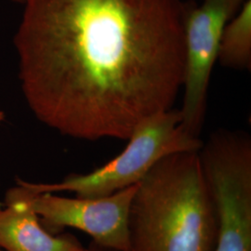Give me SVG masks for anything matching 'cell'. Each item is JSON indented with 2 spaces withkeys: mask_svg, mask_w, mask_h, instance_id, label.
<instances>
[{
  "mask_svg": "<svg viewBox=\"0 0 251 251\" xmlns=\"http://www.w3.org/2000/svg\"><path fill=\"white\" fill-rule=\"evenodd\" d=\"M14 36L33 115L83 141H127L172 109L184 73L179 0H24Z\"/></svg>",
  "mask_w": 251,
  "mask_h": 251,
  "instance_id": "1",
  "label": "cell"
},
{
  "mask_svg": "<svg viewBox=\"0 0 251 251\" xmlns=\"http://www.w3.org/2000/svg\"><path fill=\"white\" fill-rule=\"evenodd\" d=\"M198 152L165 156L138 183L128 215L129 251H214L215 207Z\"/></svg>",
  "mask_w": 251,
  "mask_h": 251,
  "instance_id": "2",
  "label": "cell"
},
{
  "mask_svg": "<svg viewBox=\"0 0 251 251\" xmlns=\"http://www.w3.org/2000/svg\"><path fill=\"white\" fill-rule=\"evenodd\" d=\"M179 110H168L138 126L125 149L102 167L87 174H73L60 182L17 184L32 194L71 192L79 198H100L139 183L152 167L171 153L199 151L203 142L180 126Z\"/></svg>",
  "mask_w": 251,
  "mask_h": 251,
  "instance_id": "3",
  "label": "cell"
},
{
  "mask_svg": "<svg viewBox=\"0 0 251 251\" xmlns=\"http://www.w3.org/2000/svg\"><path fill=\"white\" fill-rule=\"evenodd\" d=\"M198 154L215 207L214 251H251V137L218 130Z\"/></svg>",
  "mask_w": 251,
  "mask_h": 251,
  "instance_id": "4",
  "label": "cell"
},
{
  "mask_svg": "<svg viewBox=\"0 0 251 251\" xmlns=\"http://www.w3.org/2000/svg\"><path fill=\"white\" fill-rule=\"evenodd\" d=\"M138 183L100 198H65L56 194H32L17 184L6 199H23L35 211L50 233L65 228L87 233L100 246L129 251L128 215Z\"/></svg>",
  "mask_w": 251,
  "mask_h": 251,
  "instance_id": "5",
  "label": "cell"
},
{
  "mask_svg": "<svg viewBox=\"0 0 251 251\" xmlns=\"http://www.w3.org/2000/svg\"><path fill=\"white\" fill-rule=\"evenodd\" d=\"M243 0H204L183 13V103L179 110L184 131L198 137L204 124L207 89L218 60L223 32Z\"/></svg>",
  "mask_w": 251,
  "mask_h": 251,
  "instance_id": "6",
  "label": "cell"
},
{
  "mask_svg": "<svg viewBox=\"0 0 251 251\" xmlns=\"http://www.w3.org/2000/svg\"><path fill=\"white\" fill-rule=\"evenodd\" d=\"M0 248L5 251H83L71 233H50L23 199H6L0 207Z\"/></svg>",
  "mask_w": 251,
  "mask_h": 251,
  "instance_id": "7",
  "label": "cell"
},
{
  "mask_svg": "<svg viewBox=\"0 0 251 251\" xmlns=\"http://www.w3.org/2000/svg\"><path fill=\"white\" fill-rule=\"evenodd\" d=\"M218 59L226 67L248 69L251 63V0L228 23L221 38Z\"/></svg>",
  "mask_w": 251,
  "mask_h": 251,
  "instance_id": "8",
  "label": "cell"
},
{
  "mask_svg": "<svg viewBox=\"0 0 251 251\" xmlns=\"http://www.w3.org/2000/svg\"><path fill=\"white\" fill-rule=\"evenodd\" d=\"M83 251H117V250H113V249H109V248H105V247H102V246H100L96 243L91 242L90 243V245L88 247L85 248V250Z\"/></svg>",
  "mask_w": 251,
  "mask_h": 251,
  "instance_id": "9",
  "label": "cell"
},
{
  "mask_svg": "<svg viewBox=\"0 0 251 251\" xmlns=\"http://www.w3.org/2000/svg\"><path fill=\"white\" fill-rule=\"evenodd\" d=\"M5 117H6L5 113H4L2 110H0V124H2V123L4 122V120H5Z\"/></svg>",
  "mask_w": 251,
  "mask_h": 251,
  "instance_id": "10",
  "label": "cell"
},
{
  "mask_svg": "<svg viewBox=\"0 0 251 251\" xmlns=\"http://www.w3.org/2000/svg\"><path fill=\"white\" fill-rule=\"evenodd\" d=\"M9 1L16 3V4H23V2H24V0H9Z\"/></svg>",
  "mask_w": 251,
  "mask_h": 251,
  "instance_id": "11",
  "label": "cell"
},
{
  "mask_svg": "<svg viewBox=\"0 0 251 251\" xmlns=\"http://www.w3.org/2000/svg\"><path fill=\"white\" fill-rule=\"evenodd\" d=\"M0 251H3V250H2V249H1V248H0Z\"/></svg>",
  "mask_w": 251,
  "mask_h": 251,
  "instance_id": "12",
  "label": "cell"
},
{
  "mask_svg": "<svg viewBox=\"0 0 251 251\" xmlns=\"http://www.w3.org/2000/svg\"><path fill=\"white\" fill-rule=\"evenodd\" d=\"M1 206H2V205H1V203H0V207H1Z\"/></svg>",
  "mask_w": 251,
  "mask_h": 251,
  "instance_id": "13",
  "label": "cell"
}]
</instances>
